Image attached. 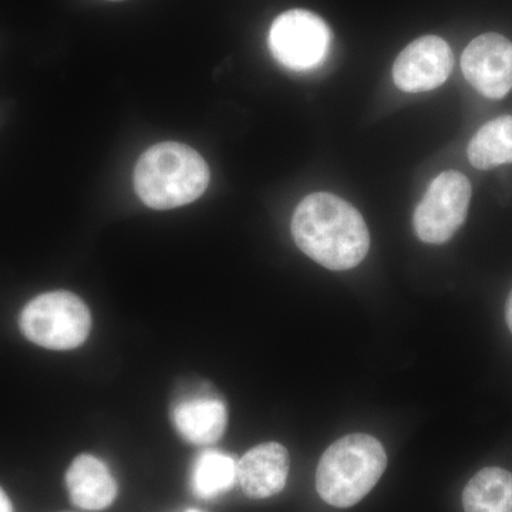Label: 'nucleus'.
Wrapping results in <instances>:
<instances>
[{
  "mask_svg": "<svg viewBox=\"0 0 512 512\" xmlns=\"http://www.w3.org/2000/svg\"><path fill=\"white\" fill-rule=\"evenodd\" d=\"M466 512H512V474L498 467L478 471L463 493Z\"/></svg>",
  "mask_w": 512,
  "mask_h": 512,
  "instance_id": "f8f14e48",
  "label": "nucleus"
},
{
  "mask_svg": "<svg viewBox=\"0 0 512 512\" xmlns=\"http://www.w3.org/2000/svg\"><path fill=\"white\" fill-rule=\"evenodd\" d=\"M173 420L185 441L208 446L217 443L227 429V406L217 397H190L174 407Z\"/></svg>",
  "mask_w": 512,
  "mask_h": 512,
  "instance_id": "9b49d317",
  "label": "nucleus"
},
{
  "mask_svg": "<svg viewBox=\"0 0 512 512\" xmlns=\"http://www.w3.org/2000/svg\"><path fill=\"white\" fill-rule=\"evenodd\" d=\"M291 229L303 254L330 271L355 268L369 252V229L360 212L328 192H315L302 200Z\"/></svg>",
  "mask_w": 512,
  "mask_h": 512,
  "instance_id": "f257e3e1",
  "label": "nucleus"
},
{
  "mask_svg": "<svg viewBox=\"0 0 512 512\" xmlns=\"http://www.w3.org/2000/svg\"><path fill=\"white\" fill-rule=\"evenodd\" d=\"M386 467V451L379 440L369 434H349L323 453L316 488L325 503L353 507L379 483Z\"/></svg>",
  "mask_w": 512,
  "mask_h": 512,
  "instance_id": "7ed1b4c3",
  "label": "nucleus"
},
{
  "mask_svg": "<svg viewBox=\"0 0 512 512\" xmlns=\"http://www.w3.org/2000/svg\"><path fill=\"white\" fill-rule=\"evenodd\" d=\"M332 32L309 10L292 9L274 20L269 49L282 66L296 72L315 69L328 57Z\"/></svg>",
  "mask_w": 512,
  "mask_h": 512,
  "instance_id": "423d86ee",
  "label": "nucleus"
},
{
  "mask_svg": "<svg viewBox=\"0 0 512 512\" xmlns=\"http://www.w3.org/2000/svg\"><path fill=\"white\" fill-rule=\"evenodd\" d=\"M237 481V463L221 451H204L192 468L194 493L204 500L227 493Z\"/></svg>",
  "mask_w": 512,
  "mask_h": 512,
  "instance_id": "4468645a",
  "label": "nucleus"
},
{
  "mask_svg": "<svg viewBox=\"0 0 512 512\" xmlns=\"http://www.w3.org/2000/svg\"><path fill=\"white\" fill-rule=\"evenodd\" d=\"M461 69L478 93L503 99L512 90V43L498 33L476 37L464 50Z\"/></svg>",
  "mask_w": 512,
  "mask_h": 512,
  "instance_id": "0eeeda50",
  "label": "nucleus"
},
{
  "mask_svg": "<svg viewBox=\"0 0 512 512\" xmlns=\"http://www.w3.org/2000/svg\"><path fill=\"white\" fill-rule=\"evenodd\" d=\"M470 201L471 184L466 175L457 171L441 173L431 181L429 190L414 211L417 237L433 245L450 241L466 221Z\"/></svg>",
  "mask_w": 512,
  "mask_h": 512,
  "instance_id": "39448f33",
  "label": "nucleus"
},
{
  "mask_svg": "<svg viewBox=\"0 0 512 512\" xmlns=\"http://www.w3.org/2000/svg\"><path fill=\"white\" fill-rule=\"evenodd\" d=\"M210 178L208 164L194 148L167 141L148 148L137 161L134 188L147 207L173 210L197 201Z\"/></svg>",
  "mask_w": 512,
  "mask_h": 512,
  "instance_id": "f03ea898",
  "label": "nucleus"
},
{
  "mask_svg": "<svg viewBox=\"0 0 512 512\" xmlns=\"http://www.w3.org/2000/svg\"><path fill=\"white\" fill-rule=\"evenodd\" d=\"M467 154L478 170L512 163V116L498 117L481 127L468 144Z\"/></svg>",
  "mask_w": 512,
  "mask_h": 512,
  "instance_id": "ddd939ff",
  "label": "nucleus"
},
{
  "mask_svg": "<svg viewBox=\"0 0 512 512\" xmlns=\"http://www.w3.org/2000/svg\"><path fill=\"white\" fill-rule=\"evenodd\" d=\"M291 458L279 443H265L249 450L237 464V480L249 498L264 500L281 493L288 480Z\"/></svg>",
  "mask_w": 512,
  "mask_h": 512,
  "instance_id": "1a4fd4ad",
  "label": "nucleus"
},
{
  "mask_svg": "<svg viewBox=\"0 0 512 512\" xmlns=\"http://www.w3.org/2000/svg\"><path fill=\"white\" fill-rule=\"evenodd\" d=\"M187 512H200V511L191 510V511H187Z\"/></svg>",
  "mask_w": 512,
  "mask_h": 512,
  "instance_id": "a211bd4d",
  "label": "nucleus"
},
{
  "mask_svg": "<svg viewBox=\"0 0 512 512\" xmlns=\"http://www.w3.org/2000/svg\"><path fill=\"white\" fill-rule=\"evenodd\" d=\"M505 320H507L508 328H510L512 333V292L510 293V298H508L507 306H505Z\"/></svg>",
  "mask_w": 512,
  "mask_h": 512,
  "instance_id": "dca6fc26",
  "label": "nucleus"
},
{
  "mask_svg": "<svg viewBox=\"0 0 512 512\" xmlns=\"http://www.w3.org/2000/svg\"><path fill=\"white\" fill-rule=\"evenodd\" d=\"M109 2H121V0H109Z\"/></svg>",
  "mask_w": 512,
  "mask_h": 512,
  "instance_id": "f3484780",
  "label": "nucleus"
},
{
  "mask_svg": "<svg viewBox=\"0 0 512 512\" xmlns=\"http://www.w3.org/2000/svg\"><path fill=\"white\" fill-rule=\"evenodd\" d=\"M0 512H13L9 497L2 488H0Z\"/></svg>",
  "mask_w": 512,
  "mask_h": 512,
  "instance_id": "2eb2a0df",
  "label": "nucleus"
},
{
  "mask_svg": "<svg viewBox=\"0 0 512 512\" xmlns=\"http://www.w3.org/2000/svg\"><path fill=\"white\" fill-rule=\"evenodd\" d=\"M66 485L70 500L83 510H104L116 500L117 484L109 468L89 454L73 461L66 474Z\"/></svg>",
  "mask_w": 512,
  "mask_h": 512,
  "instance_id": "9d476101",
  "label": "nucleus"
},
{
  "mask_svg": "<svg viewBox=\"0 0 512 512\" xmlns=\"http://www.w3.org/2000/svg\"><path fill=\"white\" fill-rule=\"evenodd\" d=\"M453 67V52L446 40L439 36H423L397 56L393 79L402 92H430L446 83Z\"/></svg>",
  "mask_w": 512,
  "mask_h": 512,
  "instance_id": "6e6552de",
  "label": "nucleus"
},
{
  "mask_svg": "<svg viewBox=\"0 0 512 512\" xmlns=\"http://www.w3.org/2000/svg\"><path fill=\"white\" fill-rule=\"evenodd\" d=\"M92 328L86 303L72 292L43 293L30 301L20 315L23 335L52 350L79 348Z\"/></svg>",
  "mask_w": 512,
  "mask_h": 512,
  "instance_id": "20e7f679",
  "label": "nucleus"
}]
</instances>
